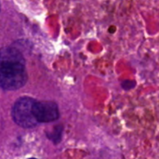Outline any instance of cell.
I'll return each instance as SVG.
<instances>
[{"mask_svg": "<svg viewBox=\"0 0 159 159\" xmlns=\"http://www.w3.org/2000/svg\"><path fill=\"white\" fill-rule=\"evenodd\" d=\"M27 82L25 60L21 53L10 47L0 48V88L16 90Z\"/></svg>", "mask_w": 159, "mask_h": 159, "instance_id": "1", "label": "cell"}, {"mask_svg": "<svg viewBox=\"0 0 159 159\" xmlns=\"http://www.w3.org/2000/svg\"><path fill=\"white\" fill-rule=\"evenodd\" d=\"M34 103V100L30 97H21L15 102L11 115L17 125L24 129H31L38 124L33 112Z\"/></svg>", "mask_w": 159, "mask_h": 159, "instance_id": "2", "label": "cell"}, {"mask_svg": "<svg viewBox=\"0 0 159 159\" xmlns=\"http://www.w3.org/2000/svg\"><path fill=\"white\" fill-rule=\"evenodd\" d=\"M34 116L38 123H48L56 121L59 116L58 105L54 102L44 101V102H35L33 106Z\"/></svg>", "mask_w": 159, "mask_h": 159, "instance_id": "3", "label": "cell"}]
</instances>
